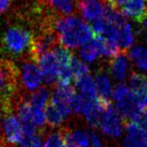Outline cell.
I'll return each mask as SVG.
<instances>
[{"label": "cell", "mask_w": 147, "mask_h": 147, "mask_svg": "<svg viewBox=\"0 0 147 147\" xmlns=\"http://www.w3.org/2000/svg\"><path fill=\"white\" fill-rule=\"evenodd\" d=\"M49 93L46 88H38L32 95L30 96L28 99L31 106L45 108L49 102Z\"/></svg>", "instance_id": "19"}, {"label": "cell", "mask_w": 147, "mask_h": 147, "mask_svg": "<svg viewBox=\"0 0 147 147\" xmlns=\"http://www.w3.org/2000/svg\"><path fill=\"white\" fill-rule=\"evenodd\" d=\"M141 124L144 126L145 129H147V106L145 108V110L144 111V114H142V117L141 119Z\"/></svg>", "instance_id": "28"}, {"label": "cell", "mask_w": 147, "mask_h": 147, "mask_svg": "<svg viewBox=\"0 0 147 147\" xmlns=\"http://www.w3.org/2000/svg\"><path fill=\"white\" fill-rule=\"evenodd\" d=\"M102 111L100 114L99 129L102 133L111 138H117L123 131V119L113 107L109 99L100 98Z\"/></svg>", "instance_id": "4"}, {"label": "cell", "mask_w": 147, "mask_h": 147, "mask_svg": "<svg viewBox=\"0 0 147 147\" xmlns=\"http://www.w3.org/2000/svg\"><path fill=\"white\" fill-rule=\"evenodd\" d=\"M12 0H0V14L5 13L11 6Z\"/></svg>", "instance_id": "26"}, {"label": "cell", "mask_w": 147, "mask_h": 147, "mask_svg": "<svg viewBox=\"0 0 147 147\" xmlns=\"http://www.w3.org/2000/svg\"><path fill=\"white\" fill-rule=\"evenodd\" d=\"M119 10L126 17L130 18L131 20L142 24L147 20V5L145 0H129Z\"/></svg>", "instance_id": "10"}, {"label": "cell", "mask_w": 147, "mask_h": 147, "mask_svg": "<svg viewBox=\"0 0 147 147\" xmlns=\"http://www.w3.org/2000/svg\"><path fill=\"white\" fill-rule=\"evenodd\" d=\"M2 111V129L5 144L12 147L21 144L24 137L22 126L18 116L14 114L13 110Z\"/></svg>", "instance_id": "5"}, {"label": "cell", "mask_w": 147, "mask_h": 147, "mask_svg": "<svg viewBox=\"0 0 147 147\" xmlns=\"http://www.w3.org/2000/svg\"><path fill=\"white\" fill-rule=\"evenodd\" d=\"M72 72H73L74 79L76 81L85 75L90 74V68L83 61L74 57L72 63Z\"/></svg>", "instance_id": "23"}, {"label": "cell", "mask_w": 147, "mask_h": 147, "mask_svg": "<svg viewBox=\"0 0 147 147\" xmlns=\"http://www.w3.org/2000/svg\"><path fill=\"white\" fill-rule=\"evenodd\" d=\"M42 135L34 133L29 136H24L21 142V147H42Z\"/></svg>", "instance_id": "25"}, {"label": "cell", "mask_w": 147, "mask_h": 147, "mask_svg": "<svg viewBox=\"0 0 147 147\" xmlns=\"http://www.w3.org/2000/svg\"><path fill=\"white\" fill-rule=\"evenodd\" d=\"M43 76L36 60L27 56L20 69V82L27 91H36L42 84Z\"/></svg>", "instance_id": "6"}, {"label": "cell", "mask_w": 147, "mask_h": 147, "mask_svg": "<svg viewBox=\"0 0 147 147\" xmlns=\"http://www.w3.org/2000/svg\"><path fill=\"white\" fill-rule=\"evenodd\" d=\"M31 105V104H30ZM32 107V117L33 124L36 129H43L47 123V113L45 108Z\"/></svg>", "instance_id": "22"}, {"label": "cell", "mask_w": 147, "mask_h": 147, "mask_svg": "<svg viewBox=\"0 0 147 147\" xmlns=\"http://www.w3.org/2000/svg\"><path fill=\"white\" fill-rule=\"evenodd\" d=\"M20 69L9 59H0V106L13 105L18 98Z\"/></svg>", "instance_id": "2"}, {"label": "cell", "mask_w": 147, "mask_h": 147, "mask_svg": "<svg viewBox=\"0 0 147 147\" xmlns=\"http://www.w3.org/2000/svg\"><path fill=\"white\" fill-rule=\"evenodd\" d=\"M58 16H71L77 11L76 0H43Z\"/></svg>", "instance_id": "13"}, {"label": "cell", "mask_w": 147, "mask_h": 147, "mask_svg": "<svg viewBox=\"0 0 147 147\" xmlns=\"http://www.w3.org/2000/svg\"><path fill=\"white\" fill-rule=\"evenodd\" d=\"M127 135L124 139L123 147H147L146 131L141 122L127 123Z\"/></svg>", "instance_id": "9"}, {"label": "cell", "mask_w": 147, "mask_h": 147, "mask_svg": "<svg viewBox=\"0 0 147 147\" xmlns=\"http://www.w3.org/2000/svg\"><path fill=\"white\" fill-rule=\"evenodd\" d=\"M46 113H47V122L49 126L51 127L61 126L65 120V117L63 115V113L50 102H49L47 107H46Z\"/></svg>", "instance_id": "20"}, {"label": "cell", "mask_w": 147, "mask_h": 147, "mask_svg": "<svg viewBox=\"0 0 147 147\" xmlns=\"http://www.w3.org/2000/svg\"><path fill=\"white\" fill-rule=\"evenodd\" d=\"M43 147H65L63 130L50 132L46 138Z\"/></svg>", "instance_id": "21"}, {"label": "cell", "mask_w": 147, "mask_h": 147, "mask_svg": "<svg viewBox=\"0 0 147 147\" xmlns=\"http://www.w3.org/2000/svg\"><path fill=\"white\" fill-rule=\"evenodd\" d=\"M105 1L111 5L112 7H115L117 9H119L122 5H124L126 2H127L129 0H105Z\"/></svg>", "instance_id": "27"}, {"label": "cell", "mask_w": 147, "mask_h": 147, "mask_svg": "<svg viewBox=\"0 0 147 147\" xmlns=\"http://www.w3.org/2000/svg\"><path fill=\"white\" fill-rule=\"evenodd\" d=\"M36 62L46 83L51 84L58 81L60 65L54 50L42 53L37 58Z\"/></svg>", "instance_id": "7"}, {"label": "cell", "mask_w": 147, "mask_h": 147, "mask_svg": "<svg viewBox=\"0 0 147 147\" xmlns=\"http://www.w3.org/2000/svg\"><path fill=\"white\" fill-rule=\"evenodd\" d=\"M134 32L131 25L129 23H125L121 26H119V36H118V44L119 47L123 51L129 50L134 42Z\"/></svg>", "instance_id": "18"}, {"label": "cell", "mask_w": 147, "mask_h": 147, "mask_svg": "<svg viewBox=\"0 0 147 147\" xmlns=\"http://www.w3.org/2000/svg\"><path fill=\"white\" fill-rule=\"evenodd\" d=\"M145 1H147V0H145Z\"/></svg>", "instance_id": "29"}, {"label": "cell", "mask_w": 147, "mask_h": 147, "mask_svg": "<svg viewBox=\"0 0 147 147\" xmlns=\"http://www.w3.org/2000/svg\"><path fill=\"white\" fill-rule=\"evenodd\" d=\"M129 60L124 53H119L114 56L113 58L110 59L109 64H108V71L115 80L119 82L126 79L129 73Z\"/></svg>", "instance_id": "12"}, {"label": "cell", "mask_w": 147, "mask_h": 147, "mask_svg": "<svg viewBox=\"0 0 147 147\" xmlns=\"http://www.w3.org/2000/svg\"><path fill=\"white\" fill-rule=\"evenodd\" d=\"M132 92L131 88L127 86L125 83H118L117 86L113 89V93H112V96L117 102L120 101V100L127 98L130 93Z\"/></svg>", "instance_id": "24"}, {"label": "cell", "mask_w": 147, "mask_h": 147, "mask_svg": "<svg viewBox=\"0 0 147 147\" xmlns=\"http://www.w3.org/2000/svg\"><path fill=\"white\" fill-rule=\"evenodd\" d=\"M129 57L136 67L147 70V46L138 45L129 50Z\"/></svg>", "instance_id": "17"}, {"label": "cell", "mask_w": 147, "mask_h": 147, "mask_svg": "<svg viewBox=\"0 0 147 147\" xmlns=\"http://www.w3.org/2000/svg\"><path fill=\"white\" fill-rule=\"evenodd\" d=\"M104 40L102 36H96L92 40L83 45L80 49V57L85 62H93L103 55Z\"/></svg>", "instance_id": "11"}, {"label": "cell", "mask_w": 147, "mask_h": 147, "mask_svg": "<svg viewBox=\"0 0 147 147\" xmlns=\"http://www.w3.org/2000/svg\"><path fill=\"white\" fill-rule=\"evenodd\" d=\"M34 43V34L22 26H10L3 34L1 44L11 55L30 56Z\"/></svg>", "instance_id": "3"}, {"label": "cell", "mask_w": 147, "mask_h": 147, "mask_svg": "<svg viewBox=\"0 0 147 147\" xmlns=\"http://www.w3.org/2000/svg\"><path fill=\"white\" fill-rule=\"evenodd\" d=\"M94 81L99 98L109 99L113 93V88H112V83L108 74L103 71H100L95 75Z\"/></svg>", "instance_id": "16"}, {"label": "cell", "mask_w": 147, "mask_h": 147, "mask_svg": "<svg viewBox=\"0 0 147 147\" xmlns=\"http://www.w3.org/2000/svg\"><path fill=\"white\" fill-rule=\"evenodd\" d=\"M76 86L78 89L79 94L86 98H97L98 93L96 89L94 79L90 74H87L76 80Z\"/></svg>", "instance_id": "15"}, {"label": "cell", "mask_w": 147, "mask_h": 147, "mask_svg": "<svg viewBox=\"0 0 147 147\" xmlns=\"http://www.w3.org/2000/svg\"><path fill=\"white\" fill-rule=\"evenodd\" d=\"M129 87L140 100L147 106V76L142 73L132 72L129 78Z\"/></svg>", "instance_id": "14"}, {"label": "cell", "mask_w": 147, "mask_h": 147, "mask_svg": "<svg viewBox=\"0 0 147 147\" xmlns=\"http://www.w3.org/2000/svg\"><path fill=\"white\" fill-rule=\"evenodd\" d=\"M51 25L58 41L64 48L76 49L94 38L91 26L76 15L52 17Z\"/></svg>", "instance_id": "1"}, {"label": "cell", "mask_w": 147, "mask_h": 147, "mask_svg": "<svg viewBox=\"0 0 147 147\" xmlns=\"http://www.w3.org/2000/svg\"><path fill=\"white\" fill-rule=\"evenodd\" d=\"M77 11L91 25L104 17L105 0H77Z\"/></svg>", "instance_id": "8"}]
</instances>
